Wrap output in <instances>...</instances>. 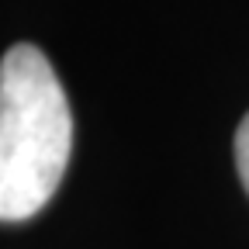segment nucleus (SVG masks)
<instances>
[{"instance_id": "nucleus-1", "label": "nucleus", "mask_w": 249, "mask_h": 249, "mask_svg": "<svg viewBox=\"0 0 249 249\" xmlns=\"http://www.w3.org/2000/svg\"><path fill=\"white\" fill-rule=\"evenodd\" d=\"M73 152V114L52 62L35 45L0 59V222L38 214Z\"/></svg>"}, {"instance_id": "nucleus-2", "label": "nucleus", "mask_w": 249, "mask_h": 249, "mask_svg": "<svg viewBox=\"0 0 249 249\" xmlns=\"http://www.w3.org/2000/svg\"><path fill=\"white\" fill-rule=\"evenodd\" d=\"M235 166H239V177L249 191V114L242 118L239 132H235Z\"/></svg>"}]
</instances>
